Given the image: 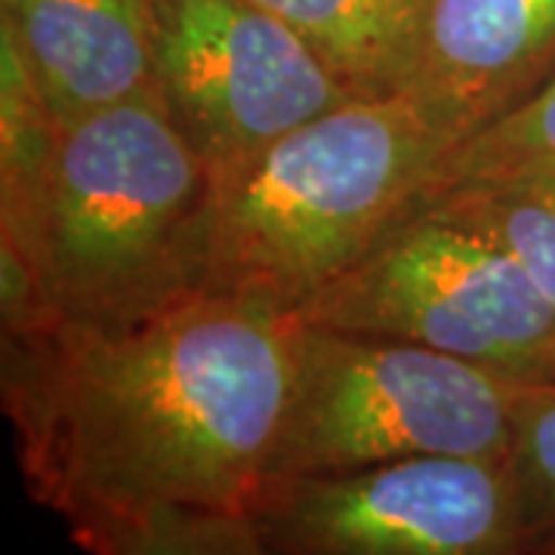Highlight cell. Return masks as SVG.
Wrapping results in <instances>:
<instances>
[{"mask_svg": "<svg viewBox=\"0 0 555 555\" xmlns=\"http://www.w3.org/2000/svg\"><path fill=\"white\" fill-rule=\"evenodd\" d=\"M525 386L429 346L294 318L291 386L266 478L426 454L506 460Z\"/></svg>", "mask_w": 555, "mask_h": 555, "instance_id": "obj_4", "label": "cell"}, {"mask_svg": "<svg viewBox=\"0 0 555 555\" xmlns=\"http://www.w3.org/2000/svg\"><path fill=\"white\" fill-rule=\"evenodd\" d=\"M259 555H521L506 460L408 456L262 481Z\"/></svg>", "mask_w": 555, "mask_h": 555, "instance_id": "obj_7", "label": "cell"}, {"mask_svg": "<svg viewBox=\"0 0 555 555\" xmlns=\"http://www.w3.org/2000/svg\"><path fill=\"white\" fill-rule=\"evenodd\" d=\"M429 198L513 254L555 306V173L476 179Z\"/></svg>", "mask_w": 555, "mask_h": 555, "instance_id": "obj_11", "label": "cell"}, {"mask_svg": "<svg viewBox=\"0 0 555 555\" xmlns=\"http://www.w3.org/2000/svg\"><path fill=\"white\" fill-rule=\"evenodd\" d=\"M506 469L521 555H555V383H531L518 392Z\"/></svg>", "mask_w": 555, "mask_h": 555, "instance_id": "obj_12", "label": "cell"}, {"mask_svg": "<svg viewBox=\"0 0 555 555\" xmlns=\"http://www.w3.org/2000/svg\"><path fill=\"white\" fill-rule=\"evenodd\" d=\"M149 13L155 100L214 185L302 124L358 100L254 0H149Z\"/></svg>", "mask_w": 555, "mask_h": 555, "instance_id": "obj_6", "label": "cell"}, {"mask_svg": "<svg viewBox=\"0 0 555 555\" xmlns=\"http://www.w3.org/2000/svg\"><path fill=\"white\" fill-rule=\"evenodd\" d=\"M448 158L408 96L324 112L214 185L201 291L294 312L433 195Z\"/></svg>", "mask_w": 555, "mask_h": 555, "instance_id": "obj_3", "label": "cell"}, {"mask_svg": "<svg viewBox=\"0 0 555 555\" xmlns=\"http://www.w3.org/2000/svg\"><path fill=\"white\" fill-rule=\"evenodd\" d=\"M291 327L272 302L198 291L120 324L3 334L31 496L90 553L259 555Z\"/></svg>", "mask_w": 555, "mask_h": 555, "instance_id": "obj_1", "label": "cell"}, {"mask_svg": "<svg viewBox=\"0 0 555 555\" xmlns=\"http://www.w3.org/2000/svg\"><path fill=\"white\" fill-rule=\"evenodd\" d=\"M528 173H555V80L509 118L456 145L436 192L460 182Z\"/></svg>", "mask_w": 555, "mask_h": 555, "instance_id": "obj_13", "label": "cell"}, {"mask_svg": "<svg viewBox=\"0 0 555 555\" xmlns=\"http://www.w3.org/2000/svg\"><path fill=\"white\" fill-rule=\"evenodd\" d=\"M291 315L429 346L518 383H555V306L496 241L420 198Z\"/></svg>", "mask_w": 555, "mask_h": 555, "instance_id": "obj_5", "label": "cell"}, {"mask_svg": "<svg viewBox=\"0 0 555 555\" xmlns=\"http://www.w3.org/2000/svg\"><path fill=\"white\" fill-rule=\"evenodd\" d=\"M555 80V0H433L404 96L454 152Z\"/></svg>", "mask_w": 555, "mask_h": 555, "instance_id": "obj_8", "label": "cell"}, {"mask_svg": "<svg viewBox=\"0 0 555 555\" xmlns=\"http://www.w3.org/2000/svg\"><path fill=\"white\" fill-rule=\"evenodd\" d=\"M0 35L56 127L155 100L149 0H0Z\"/></svg>", "mask_w": 555, "mask_h": 555, "instance_id": "obj_9", "label": "cell"}, {"mask_svg": "<svg viewBox=\"0 0 555 555\" xmlns=\"http://www.w3.org/2000/svg\"><path fill=\"white\" fill-rule=\"evenodd\" d=\"M0 204L3 334L120 324L201 291L214 179L155 100L56 127Z\"/></svg>", "mask_w": 555, "mask_h": 555, "instance_id": "obj_2", "label": "cell"}, {"mask_svg": "<svg viewBox=\"0 0 555 555\" xmlns=\"http://www.w3.org/2000/svg\"><path fill=\"white\" fill-rule=\"evenodd\" d=\"M291 25L358 100L404 96L433 0H254Z\"/></svg>", "mask_w": 555, "mask_h": 555, "instance_id": "obj_10", "label": "cell"}]
</instances>
